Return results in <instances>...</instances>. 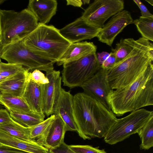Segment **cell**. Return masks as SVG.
<instances>
[{
    "label": "cell",
    "instance_id": "obj_1",
    "mask_svg": "<svg viewBox=\"0 0 153 153\" xmlns=\"http://www.w3.org/2000/svg\"><path fill=\"white\" fill-rule=\"evenodd\" d=\"M73 102L77 131L84 140L104 138L117 120L111 110L84 92L73 96Z\"/></svg>",
    "mask_w": 153,
    "mask_h": 153
},
{
    "label": "cell",
    "instance_id": "obj_2",
    "mask_svg": "<svg viewBox=\"0 0 153 153\" xmlns=\"http://www.w3.org/2000/svg\"><path fill=\"white\" fill-rule=\"evenodd\" d=\"M111 109L116 116L153 105V63L131 83L112 90L108 98Z\"/></svg>",
    "mask_w": 153,
    "mask_h": 153
},
{
    "label": "cell",
    "instance_id": "obj_3",
    "mask_svg": "<svg viewBox=\"0 0 153 153\" xmlns=\"http://www.w3.org/2000/svg\"><path fill=\"white\" fill-rule=\"evenodd\" d=\"M152 63L153 43L142 37L135 40L130 53L107 70L111 88L119 89L130 84Z\"/></svg>",
    "mask_w": 153,
    "mask_h": 153
},
{
    "label": "cell",
    "instance_id": "obj_4",
    "mask_svg": "<svg viewBox=\"0 0 153 153\" xmlns=\"http://www.w3.org/2000/svg\"><path fill=\"white\" fill-rule=\"evenodd\" d=\"M22 41L30 51L55 63L72 44L53 25L39 23Z\"/></svg>",
    "mask_w": 153,
    "mask_h": 153
},
{
    "label": "cell",
    "instance_id": "obj_5",
    "mask_svg": "<svg viewBox=\"0 0 153 153\" xmlns=\"http://www.w3.org/2000/svg\"><path fill=\"white\" fill-rule=\"evenodd\" d=\"M2 46L22 40L37 27L38 21L27 8L19 12L0 9Z\"/></svg>",
    "mask_w": 153,
    "mask_h": 153
},
{
    "label": "cell",
    "instance_id": "obj_6",
    "mask_svg": "<svg viewBox=\"0 0 153 153\" xmlns=\"http://www.w3.org/2000/svg\"><path fill=\"white\" fill-rule=\"evenodd\" d=\"M0 58L8 63L20 64L29 71L38 70L46 72L54 70L55 63L28 49L22 40L2 46Z\"/></svg>",
    "mask_w": 153,
    "mask_h": 153
},
{
    "label": "cell",
    "instance_id": "obj_7",
    "mask_svg": "<svg viewBox=\"0 0 153 153\" xmlns=\"http://www.w3.org/2000/svg\"><path fill=\"white\" fill-rule=\"evenodd\" d=\"M62 80L71 88L80 87L93 76L101 68L96 52L63 65Z\"/></svg>",
    "mask_w": 153,
    "mask_h": 153
},
{
    "label": "cell",
    "instance_id": "obj_8",
    "mask_svg": "<svg viewBox=\"0 0 153 153\" xmlns=\"http://www.w3.org/2000/svg\"><path fill=\"white\" fill-rule=\"evenodd\" d=\"M153 117L152 111L142 108L132 111L127 116L117 119L104 137V141L110 145L121 142L131 135L137 133Z\"/></svg>",
    "mask_w": 153,
    "mask_h": 153
},
{
    "label": "cell",
    "instance_id": "obj_9",
    "mask_svg": "<svg viewBox=\"0 0 153 153\" xmlns=\"http://www.w3.org/2000/svg\"><path fill=\"white\" fill-rule=\"evenodd\" d=\"M123 0H95L85 10L81 17L88 23L101 28L110 18L123 10Z\"/></svg>",
    "mask_w": 153,
    "mask_h": 153
},
{
    "label": "cell",
    "instance_id": "obj_10",
    "mask_svg": "<svg viewBox=\"0 0 153 153\" xmlns=\"http://www.w3.org/2000/svg\"><path fill=\"white\" fill-rule=\"evenodd\" d=\"M80 87L84 93L111 109L108 98L113 90L111 88L108 79L106 70L101 68L93 76Z\"/></svg>",
    "mask_w": 153,
    "mask_h": 153
},
{
    "label": "cell",
    "instance_id": "obj_11",
    "mask_svg": "<svg viewBox=\"0 0 153 153\" xmlns=\"http://www.w3.org/2000/svg\"><path fill=\"white\" fill-rule=\"evenodd\" d=\"M130 12L123 10L111 17L101 28L97 37L99 41L111 46L117 36L128 25L133 23Z\"/></svg>",
    "mask_w": 153,
    "mask_h": 153
},
{
    "label": "cell",
    "instance_id": "obj_12",
    "mask_svg": "<svg viewBox=\"0 0 153 153\" xmlns=\"http://www.w3.org/2000/svg\"><path fill=\"white\" fill-rule=\"evenodd\" d=\"M49 82L42 85V110L47 116L53 114L55 105L60 96L62 77L59 71L52 70L46 72Z\"/></svg>",
    "mask_w": 153,
    "mask_h": 153
},
{
    "label": "cell",
    "instance_id": "obj_13",
    "mask_svg": "<svg viewBox=\"0 0 153 153\" xmlns=\"http://www.w3.org/2000/svg\"><path fill=\"white\" fill-rule=\"evenodd\" d=\"M101 29L90 24L80 17L59 31L64 38L72 43L97 37Z\"/></svg>",
    "mask_w": 153,
    "mask_h": 153
},
{
    "label": "cell",
    "instance_id": "obj_14",
    "mask_svg": "<svg viewBox=\"0 0 153 153\" xmlns=\"http://www.w3.org/2000/svg\"><path fill=\"white\" fill-rule=\"evenodd\" d=\"M55 115L53 120L44 132L35 141L48 149H55L64 142L66 132L65 123L58 115Z\"/></svg>",
    "mask_w": 153,
    "mask_h": 153
},
{
    "label": "cell",
    "instance_id": "obj_15",
    "mask_svg": "<svg viewBox=\"0 0 153 153\" xmlns=\"http://www.w3.org/2000/svg\"><path fill=\"white\" fill-rule=\"evenodd\" d=\"M73 96L62 88L61 93L55 105L53 114L59 115L64 122L68 131H77L73 117Z\"/></svg>",
    "mask_w": 153,
    "mask_h": 153
},
{
    "label": "cell",
    "instance_id": "obj_16",
    "mask_svg": "<svg viewBox=\"0 0 153 153\" xmlns=\"http://www.w3.org/2000/svg\"><path fill=\"white\" fill-rule=\"evenodd\" d=\"M57 2L56 0H30L27 8L34 14L39 23H48L55 15Z\"/></svg>",
    "mask_w": 153,
    "mask_h": 153
},
{
    "label": "cell",
    "instance_id": "obj_17",
    "mask_svg": "<svg viewBox=\"0 0 153 153\" xmlns=\"http://www.w3.org/2000/svg\"><path fill=\"white\" fill-rule=\"evenodd\" d=\"M22 97L33 111L45 117L42 110V85L33 81L29 75Z\"/></svg>",
    "mask_w": 153,
    "mask_h": 153
},
{
    "label": "cell",
    "instance_id": "obj_18",
    "mask_svg": "<svg viewBox=\"0 0 153 153\" xmlns=\"http://www.w3.org/2000/svg\"><path fill=\"white\" fill-rule=\"evenodd\" d=\"M97 47L93 42L84 41L72 43L56 62L58 65L76 60L96 52Z\"/></svg>",
    "mask_w": 153,
    "mask_h": 153
},
{
    "label": "cell",
    "instance_id": "obj_19",
    "mask_svg": "<svg viewBox=\"0 0 153 153\" xmlns=\"http://www.w3.org/2000/svg\"><path fill=\"white\" fill-rule=\"evenodd\" d=\"M29 70L25 68L0 84V92L22 97L29 74Z\"/></svg>",
    "mask_w": 153,
    "mask_h": 153
},
{
    "label": "cell",
    "instance_id": "obj_20",
    "mask_svg": "<svg viewBox=\"0 0 153 153\" xmlns=\"http://www.w3.org/2000/svg\"><path fill=\"white\" fill-rule=\"evenodd\" d=\"M0 144L11 146L30 153H50L48 149L36 141H25L0 130Z\"/></svg>",
    "mask_w": 153,
    "mask_h": 153
},
{
    "label": "cell",
    "instance_id": "obj_21",
    "mask_svg": "<svg viewBox=\"0 0 153 153\" xmlns=\"http://www.w3.org/2000/svg\"><path fill=\"white\" fill-rule=\"evenodd\" d=\"M0 105L4 106L9 112L35 113L30 109L22 97L7 93L0 92Z\"/></svg>",
    "mask_w": 153,
    "mask_h": 153
},
{
    "label": "cell",
    "instance_id": "obj_22",
    "mask_svg": "<svg viewBox=\"0 0 153 153\" xmlns=\"http://www.w3.org/2000/svg\"><path fill=\"white\" fill-rule=\"evenodd\" d=\"M32 128L24 127L12 120L10 122L0 124V130L16 138L27 142L36 141L31 139Z\"/></svg>",
    "mask_w": 153,
    "mask_h": 153
},
{
    "label": "cell",
    "instance_id": "obj_23",
    "mask_svg": "<svg viewBox=\"0 0 153 153\" xmlns=\"http://www.w3.org/2000/svg\"><path fill=\"white\" fill-rule=\"evenodd\" d=\"M11 118L19 124L32 128L44 120L45 117L35 113H27L9 111Z\"/></svg>",
    "mask_w": 153,
    "mask_h": 153
},
{
    "label": "cell",
    "instance_id": "obj_24",
    "mask_svg": "<svg viewBox=\"0 0 153 153\" xmlns=\"http://www.w3.org/2000/svg\"><path fill=\"white\" fill-rule=\"evenodd\" d=\"M137 134L141 140V150H148L153 146V117L140 129Z\"/></svg>",
    "mask_w": 153,
    "mask_h": 153
},
{
    "label": "cell",
    "instance_id": "obj_25",
    "mask_svg": "<svg viewBox=\"0 0 153 153\" xmlns=\"http://www.w3.org/2000/svg\"><path fill=\"white\" fill-rule=\"evenodd\" d=\"M133 23L136 26L142 37L151 41H153V17L144 18L133 20Z\"/></svg>",
    "mask_w": 153,
    "mask_h": 153
},
{
    "label": "cell",
    "instance_id": "obj_26",
    "mask_svg": "<svg viewBox=\"0 0 153 153\" xmlns=\"http://www.w3.org/2000/svg\"><path fill=\"white\" fill-rule=\"evenodd\" d=\"M135 40L133 38L125 39L122 38L120 42L116 44L115 49H112L116 57V63L127 56L133 50Z\"/></svg>",
    "mask_w": 153,
    "mask_h": 153
},
{
    "label": "cell",
    "instance_id": "obj_27",
    "mask_svg": "<svg viewBox=\"0 0 153 153\" xmlns=\"http://www.w3.org/2000/svg\"><path fill=\"white\" fill-rule=\"evenodd\" d=\"M25 68L19 64L6 63L1 62L0 63V75L7 79L15 75Z\"/></svg>",
    "mask_w": 153,
    "mask_h": 153
},
{
    "label": "cell",
    "instance_id": "obj_28",
    "mask_svg": "<svg viewBox=\"0 0 153 153\" xmlns=\"http://www.w3.org/2000/svg\"><path fill=\"white\" fill-rule=\"evenodd\" d=\"M55 115L53 114L41 123L31 128L30 138L32 140H35L39 137L45 131L49 125L53 120Z\"/></svg>",
    "mask_w": 153,
    "mask_h": 153
},
{
    "label": "cell",
    "instance_id": "obj_29",
    "mask_svg": "<svg viewBox=\"0 0 153 153\" xmlns=\"http://www.w3.org/2000/svg\"><path fill=\"white\" fill-rule=\"evenodd\" d=\"M69 147L76 153H107L104 149H100L88 145H71Z\"/></svg>",
    "mask_w": 153,
    "mask_h": 153
},
{
    "label": "cell",
    "instance_id": "obj_30",
    "mask_svg": "<svg viewBox=\"0 0 153 153\" xmlns=\"http://www.w3.org/2000/svg\"><path fill=\"white\" fill-rule=\"evenodd\" d=\"M29 77L36 83L41 85L48 83L49 80L45 74L40 71L35 70L32 72H29Z\"/></svg>",
    "mask_w": 153,
    "mask_h": 153
},
{
    "label": "cell",
    "instance_id": "obj_31",
    "mask_svg": "<svg viewBox=\"0 0 153 153\" xmlns=\"http://www.w3.org/2000/svg\"><path fill=\"white\" fill-rule=\"evenodd\" d=\"M116 63V57L114 53L112 51L109 53L108 57L100 66L101 68L107 70L112 67Z\"/></svg>",
    "mask_w": 153,
    "mask_h": 153
},
{
    "label": "cell",
    "instance_id": "obj_32",
    "mask_svg": "<svg viewBox=\"0 0 153 153\" xmlns=\"http://www.w3.org/2000/svg\"><path fill=\"white\" fill-rule=\"evenodd\" d=\"M49 150L50 153H76L64 142L57 147Z\"/></svg>",
    "mask_w": 153,
    "mask_h": 153
},
{
    "label": "cell",
    "instance_id": "obj_33",
    "mask_svg": "<svg viewBox=\"0 0 153 153\" xmlns=\"http://www.w3.org/2000/svg\"><path fill=\"white\" fill-rule=\"evenodd\" d=\"M140 10L141 17L149 18L153 17V15L147 8L144 4L140 0H134Z\"/></svg>",
    "mask_w": 153,
    "mask_h": 153
},
{
    "label": "cell",
    "instance_id": "obj_34",
    "mask_svg": "<svg viewBox=\"0 0 153 153\" xmlns=\"http://www.w3.org/2000/svg\"><path fill=\"white\" fill-rule=\"evenodd\" d=\"M0 153H30L9 146L0 144Z\"/></svg>",
    "mask_w": 153,
    "mask_h": 153
},
{
    "label": "cell",
    "instance_id": "obj_35",
    "mask_svg": "<svg viewBox=\"0 0 153 153\" xmlns=\"http://www.w3.org/2000/svg\"><path fill=\"white\" fill-rule=\"evenodd\" d=\"M12 120L10 114L6 109H0V124Z\"/></svg>",
    "mask_w": 153,
    "mask_h": 153
},
{
    "label": "cell",
    "instance_id": "obj_36",
    "mask_svg": "<svg viewBox=\"0 0 153 153\" xmlns=\"http://www.w3.org/2000/svg\"><path fill=\"white\" fill-rule=\"evenodd\" d=\"M96 54L97 60L101 66L109 56V53L107 52L103 51L98 53Z\"/></svg>",
    "mask_w": 153,
    "mask_h": 153
},
{
    "label": "cell",
    "instance_id": "obj_37",
    "mask_svg": "<svg viewBox=\"0 0 153 153\" xmlns=\"http://www.w3.org/2000/svg\"><path fill=\"white\" fill-rule=\"evenodd\" d=\"M67 5H71L74 7H81L83 4L81 0H67Z\"/></svg>",
    "mask_w": 153,
    "mask_h": 153
},
{
    "label": "cell",
    "instance_id": "obj_38",
    "mask_svg": "<svg viewBox=\"0 0 153 153\" xmlns=\"http://www.w3.org/2000/svg\"><path fill=\"white\" fill-rule=\"evenodd\" d=\"M82 4H88L90 3V0H82Z\"/></svg>",
    "mask_w": 153,
    "mask_h": 153
},
{
    "label": "cell",
    "instance_id": "obj_39",
    "mask_svg": "<svg viewBox=\"0 0 153 153\" xmlns=\"http://www.w3.org/2000/svg\"><path fill=\"white\" fill-rule=\"evenodd\" d=\"M6 79L0 75V84Z\"/></svg>",
    "mask_w": 153,
    "mask_h": 153
},
{
    "label": "cell",
    "instance_id": "obj_40",
    "mask_svg": "<svg viewBox=\"0 0 153 153\" xmlns=\"http://www.w3.org/2000/svg\"><path fill=\"white\" fill-rule=\"evenodd\" d=\"M147 2L148 3H149L151 5H153V0H146Z\"/></svg>",
    "mask_w": 153,
    "mask_h": 153
},
{
    "label": "cell",
    "instance_id": "obj_41",
    "mask_svg": "<svg viewBox=\"0 0 153 153\" xmlns=\"http://www.w3.org/2000/svg\"><path fill=\"white\" fill-rule=\"evenodd\" d=\"M1 34V19H0V39Z\"/></svg>",
    "mask_w": 153,
    "mask_h": 153
},
{
    "label": "cell",
    "instance_id": "obj_42",
    "mask_svg": "<svg viewBox=\"0 0 153 153\" xmlns=\"http://www.w3.org/2000/svg\"><path fill=\"white\" fill-rule=\"evenodd\" d=\"M5 1V0H0V4L3 3Z\"/></svg>",
    "mask_w": 153,
    "mask_h": 153
},
{
    "label": "cell",
    "instance_id": "obj_43",
    "mask_svg": "<svg viewBox=\"0 0 153 153\" xmlns=\"http://www.w3.org/2000/svg\"><path fill=\"white\" fill-rule=\"evenodd\" d=\"M1 62V58L0 57V63Z\"/></svg>",
    "mask_w": 153,
    "mask_h": 153
}]
</instances>
